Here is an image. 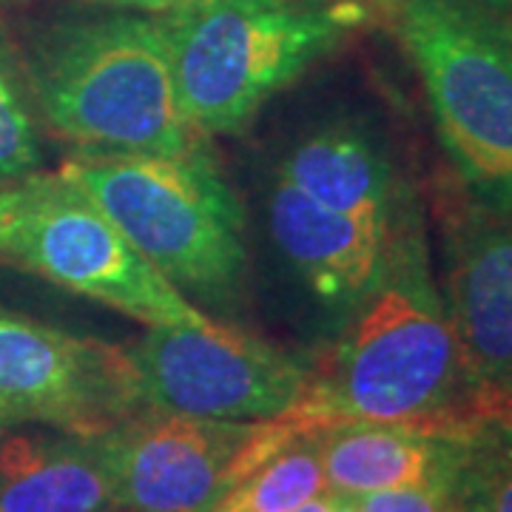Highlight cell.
Segmentation results:
<instances>
[{"label": "cell", "instance_id": "6da1fadb", "mask_svg": "<svg viewBox=\"0 0 512 512\" xmlns=\"http://www.w3.org/2000/svg\"><path fill=\"white\" fill-rule=\"evenodd\" d=\"M353 311L328 365L311 370L285 419L311 427L384 421L470 433L473 413L490 399L467 370L416 234L390 237L382 279Z\"/></svg>", "mask_w": 512, "mask_h": 512}, {"label": "cell", "instance_id": "7a4b0ae2", "mask_svg": "<svg viewBox=\"0 0 512 512\" xmlns=\"http://www.w3.org/2000/svg\"><path fill=\"white\" fill-rule=\"evenodd\" d=\"M32 86L43 117L83 151L200 154L171 66L163 20L100 15L55 26L35 46Z\"/></svg>", "mask_w": 512, "mask_h": 512}, {"label": "cell", "instance_id": "3957f363", "mask_svg": "<svg viewBox=\"0 0 512 512\" xmlns=\"http://www.w3.org/2000/svg\"><path fill=\"white\" fill-rule=\"evenodd\" d=\"M367 20L359 0H205L163 18L177 97L200 137L245 126Z\"/></svg>", "mask_w": 512, "mask_h": 512}, {"label": "cell", "instance_id": "277c9868", "mask_svg": "<svg viewBox=\"0 0 512 512\" xmlns=\"http://www.w3.org/2000/svg\"><path fill=\"white\" fill-rule=\"evenodd\" d=\"M419 69L441 146L490 211L512 214V20L478 0H373Z\"/></svg>", "mask_w": 512, "mask_h": 512}, {"label": "cell", "instance_id": "5b68a950", "mask_svg": "<svg viewBox=\"0 0 512 512\" xmlns=\"http://www.w3.org/2000/svg\"><path fill=\"white\" fill-rule=\"evenodd\" d=\"M77 183L160 274L228 296L245 271L242 208L202 154L83 151L57 168Z\"/></svg>", "mask_w": 512, "mask_h": 512}, {"label": "cell", "instance_id": "8992f818", "mask_svg": "<svg viewBox=\"0 0 512 512\" xmlns=\"http://www.w3.org/2000/svg\"><path fill=\"white\" fill-rule=\"evenodd\" d=\"M0 265L89 296L148 328L211 322L60 171L0 183Z\"/></svg>", "mask_w": 512, "mask_h": 512}, {"label": "cell", "instance_id": "52a82bcc", "mask_svg": "<svg viewBox=\"0 0 512 512\" xmlns=\"http://www.w3.org/2000/svg\"><path fill=\"white\" fill-rule=\"evenodd\" d=\"M291 430V419L217 421L146 407L94 441L120 512H214Z\"/></svg>", "mask_w": 512, "mask_h": 512}, {"label": "cell", "instance_id": "ba28073f", "mask_svg": "<svg viewBox=\"0 0 512 512\" xmlns=\"http://www.w3.org/2000/svg\"><path fill=\"white\" fill-rule=\"evenodd\" d=\"M128 356L146 407L197 419H285L311 379L299 359L214 322L151 328Z\"/></svg>", "mask_w": 512, "mask_h": 512}, {"label": "cell", "instance_id": "9c48e42d", "mask_svg": "<svg viewBox=\"0 0 512 512\" xmlns=\"http://www.w3.org/2000/svg\"><path fill=\"white\" fill-rule=\"evenodd\" d=\"M0 407L97 439L146 410L128 350L0 308Z\"/></svg>", "mask_w": 512, "mask_h": 512}, {"label": "cell", "instance_id": "30bf717a", "mask_svg": "<svg viewBox=\"0 0 512 512\" xmlns=\"http://www.w3.org/2000/svg\"><path fill=\"white\" fill-rule=\"evenodd\" d=\"M447 313L481 393H512V214L490 211L453 234Z\"/></svg>", "mask_w": 512, "mask_h": 512}, {"label": "cell", "instance_id": "8fae6325", "mask_svg": "<svg viewBox=\"0 0 512 512\" xmlns=\"http://www.w3.org/2000/svg\"><path fill=\"white\" fill-rule=\"evenodd\" d=\"M282 256L325 302L356 308L382 279L390 228L333 211L279 180L268 205Z\"/></svg>", "mask_w": 512, "mask_h": 512}, {"label": "cell", "instance_id": "7c38bea8", "mask_svg": "<svg viewBox=\"0 0 512 512\" xmlns=\"http://www.w3.org/2000/svg\"><path fill=\"white\" fill-rule=\"evenodd\" d=\"M470 433L384 421H336L316 427L328 490L345 498L393 487L447 490L470 453Z\"/></svg>", "mask_w": 512, "mask_h": 512}, {"label": "cell", "instance_id": "4fadbf2b", "mask_svg": "<svg viewBox=\"0 0 512 512\" xmlns=\"http://www.w3.org/2000/svg\"><path fill=\"white\" fill-rule=\"evenodd\" d=\"M0 512H120L97 441L23 424L0 433Z\"/></svg>", "mask_w": 512, "mask_h": 512}, {"label": "cell", "instance_id": "5bb4252c", "mask_svg": "<svg viewBox=\"0 0 512 512\" xmlns=\"http://www.w3.org/2000/svg\"><path fill=\"white\" fill-rule=\"evenodd\" d=\"M279 180L333 211L390 228V163L362 126L336 123L305 137L282 160Z\"/></svg>", "mask_w": 512, "mask_h": 512}, {"label": "cell", "instance_id": "9a60e30c", "mask_svg": "<svg viewBox=\"0 0 512 512\" xmlns=\"http://www.w3.org/2000/svg\"><path fill=\"white\" fill-rule=\"evenodd\" d=\"M325 493L330 490L316 427L293 421L291 433L222 498L214 512H291Z\"/></svg>", "mask_w": 512, "mask_h": 512}, {"label": "cell", "instance_id": "2e32d148", "mask_svg": "<svg viewBox=\"0 0 512 512\" xmlns=\"http://www.w3.org/2000/svg\"><path fill=\"white\" fill-rule=\"evenodd\" d=\"M40 163L35 120L18 80L0 55V183L35 171Z\"/></svg>", "mask_w": 512, "mask_h": 512}, {"label": "cell", "instance_id": "e0dca14e", "mask_svg": "<svg viewBox=\"0 0 512 512\" xmlns=\"http://www.w3.org/2000/svg\"><path fill=\"white\" fill-rule=\"evenodd\" d=\"M473 456L493 512H512V419L490 421L473 430Z\"/></svg>", "mask_w": 512, "mask_h": 512}, {"label": "cell", "instance_id": "ac0fdd59", "mask_svg": "<svg viewBox=\"0 0 512 512\" xmlns=\"http://www.w3.org/2000/svg\"><path fill=\"white\" fill-rule=\"evenodd\" d=\"M450 487H393L356 495L359 512H444Z\"/></svg>", "mask_w": 512, "mask_h": 512}, {"label": "cell", "instance_id": "d6986e66", "mask_svg": "<svg viewBox=\"0 0 512 512\" xmlns=\"http://www.w3.org/2000/svg\"><path fill=\"white\" fill-rule=\"evenodd\" d=\"M444 512H493L490 495H487V484H484V476H481L478 461L473 456V433H470V453L464 458L456 481L450 484Z\"/></svg>", "mask_w": 512, "mask_h": 512}, {"label": "cell", "instance_id": "ffe728a7", "mask_svg": "<svg viewBox=\"0 0 512 512\" xmlns=\"http://www.w3.org/2000/svg\"><path fill=\"white\" fill-rule=\"evenodd\" d=\"M106 3H114V6H126V9H140V12H180V9H188V6H197V3H205V0H106Z\"/></svg>", "mask_w": 512, "mask_h": 512}, {"label": "cell", "instance_id": "44dd1931", "mask_svg": "<svg viewBox=\"0 0 512 512\" xmlns=\"http://www.w3.org/2000/svg\"><path fill=\"white\" fill-rule=\"evenodd\" d=\"M333 507H336V493H325L319 498H311L308 504H302V507H296L291 512H333Z\"/></svg>", "mask_w": 512, "mask_h": 512}, {"label": "cell", "instance_id": "7402d4cb", "mask_svg": "<svg viewBox=\"0 0 512 512\" xmlns=\"http://www.w3.org/2000/svg\"><path fill=\"white\" fill-rule=\"evenodd\" d=\"M478 3H484L487 9H493L498 15H504V18L512 20V0H478Z\"/></svg>", "mask_w": 512, "mask_h": 512}, {"label": "cell", "instance_id": "603a6c76", "mask_svg": "<svg viewBox=\"0 0 512 512\" xmlns=\"http://www.w3.org/2000/svg\"><path fill=\"white\" fill-rule=\"evenodd\" d=\"M333 512H359V510H356L353 498H345V495H336V507H333Z\"/></svg>", "mask_w": 512, "mask_h": 512}, {"label": "cell", "instance_id": "cb8c5ba5", "mask_svg": "<svg viewBox=\"0 0 512 512\" xmlns=\"http://www.w3.org/2000/svg\"><path fill=\"white\" fill-rule=\"evenodd\" d=\"M15 424H18V421L9 416V410H6V407H0V433H6V430H9V427H15Z\"/></svg>", "mask_w": 512, "mask_h": 512}]
</instances>
